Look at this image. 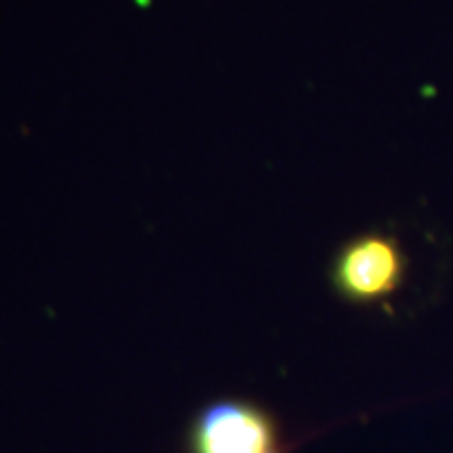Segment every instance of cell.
<instances>
[{
    "label": "cell",
    "instance_id": "1",
    "mask_svg": "<svg viewBox=\"0 0 453 453\" xmlns=\"http://www.w3.org/2000/svg\"><path fill=\"white\" fill-rule=\"evenodd\" d=\"M185 453H288V445L280 424L263 405L223 396L191 418Z\"/></svg>",
    "mask_w": 453,
    "mask_h": 453
},
{
    "label": "cell",
    "instance_id": "2",
    "mask_svg": "<svg viewBox=\"0 0 453 453\" xmlns=\"http://www.w3.org/2000/svg\"><path fill=\"white\" fill-rule=\"evenodd\" d=\"M334 286L344 298L373 303L393 294L403 275L399 248L387 237L365 235L350 242L334 265Z\"/></svg>",
    "mask_w": 453,
    "mask_h": 453
}]
</instances>
